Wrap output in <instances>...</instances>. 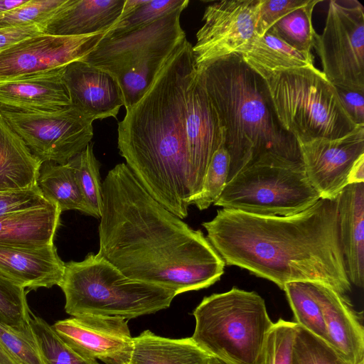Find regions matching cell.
Returning a JSON list of instances; mask_svg holds the SVG:
<instances>
[{
  "mask_svg": "<svg viewBox=\"0 0 364 364\" xmlns=\"http://www.w3.org/2000/svg\"><path fill=\"white\" fill-rule=\"evenodd\" d=\"M98 255L126 277L176 294L209 287L225 262L200 230L189 227L144 188L124 163L102 182Z\"/></svg>",
  "mask_w": 364,
  "mask_h": 364,
  "instance_id": "1",
  "label": "cell"
},
{
  "mask_svg": "<svg viewBox=\"0 0 364 364\" xmlns=\"http://www.w3.org/2000/svg\"><path fill=\"white\" fill-rule=\"evenodd\" d=\"M337 197L320 198L289 216L221 208L202 225L228 265L269 280L282 290L289 282H316L345 295L351 284L340 243Z\"/></svg>",
  "mask_w": 364,
  "mask_h": 364,
  "instance_id": "2",
  "label": "cell"
},
{
  "mask_svg": "<svg viewBox=\"0 0 364 364\" xmlns=\"http://www.w3.org/2000/svg\"><path fill=\"white\" fill-rule=\"evenodd\" d=\"M196 70L186 37L118 124V149L127 166L151 196L181 220L191 205L185 97Z\"/></svg>",
  "mask_w": 364,
  "mask_h": 364,
  "instance_id": "3",
  "label": "cell"
},
{
  "mask_svg": "<svg viewBox=\"0 0 364 364\" xmlns=\"http://www.w3.org/2000/svg\"><path fill=\"white\" fill-rule=\"evenodd\" d=\"M224 133L228 181L269 154L301 161L296 139L280 125L265 80L232 54L197 66Z\"/></svg>",
  "mask_w": 364,
  "mask_h": 364,
  "instance_id": "4",
  "label": "cell"
},
{
  "mask_svg": "<svg viewBox=\"0 0 364 364\" xmlns=\"http://www.w3.org/2000/svg\"><path fill=\"white\" fill-rule=\"evenodd\" d=\"M72 316L97 315L134 318L169 307L174 291L130 279L98 255L65 263L59 285Z\"/></svg>",
  "mask_w": 364,
  "mask_h": 364,
  "instance_id": "5",
  "label": "cell"
},
{
  "mask_svg": "<svg viewBox=\"0 0 364 364\" xmlns=\"http://www.w3.org/2000/svg\"><path fill=\"white\" fill-rule=\"evenodd\" d=\"M184 9L179 8L132 31L105 33L80 59L114 77L126 109L143 97L168 55L186 38L180 23Z\"/></svg>",
  "mask_w": 364,
  "mask_h": 364,
  "instance_id": "6",
  "label": "cell"
},
{
  "mask_svg": "<svg viewBox=\"0 0 364 364\" xmlns=\"http://www.w3.org/2000/svg\"><path fill=\"white\" fill-rule=\"evenodd\" d=\"M193 315V342L231 364H256L274 324L263 298L237 287L204 297Z\"/></svg>",
  "mask_w": 364,
  "mask_h": 364,
  "instance_id": "7",
  "label": "cell"
},
{
  "mask_svg": "<svg viewBox=\"0 0 364 364\" xmlns=\"http://www.w3.org/2000/svg\"><path fill=\"white\" fill-rule=\"evenodd\" d=\"M265 82L280 125L296 141L338 139L359 126L314 65L277 71Z\"/></svg>",
  "mask_w": 364,
  "mask_h": 364,
  "instance_id": "8",
  "label": "cell"
},
{
  "mask_svg": "<svg viewBox=\"0 0 364 364\" xmlns=\"http://www.w3.org/2000/svg\"><path fill=\"white\" fill-rule=\"evenodd\" d=\"M320 198L302 162L269 154L228 181L213 204L257 215L289 216Z\"/></svg>",
  "mask_w": 364,
  "mask_h": 364,
  "instance_id": "9",
  "label": "cell"
},
{
  "mask_svg": "<svg viewBox=\"0 0 364 364\" xmlns=\"http://www.w3.org/2000/svg\"><path fill=\"white\" fill-rule=\"evenodd\" d=\"M314 48L322 73L335 86L364 91V8L356 0H331Z\"/></svg>",
  "mask_w": 364,
  "mask_h": 364,
  "instance_id": "10",
  "label": "cell"
},
{
  "mask_svg": "<svg viewBox=\"0 0 364 364\" xmlns=\"http://www.w3.org/2000/svg\"><path fill=\"white\" fill-rule=\"evenodd\" d=\"M0 114L42 163H68L93 136V120L73 106L51 112L0 109Z\"/></svg>",
  "mask_w": 364,
  "mask_h": 364,
  "instance_id": "11",
  "label": "cell"
},
{
  "mask_svg": "<svg viewBox=\"0 0 364 364\" xmlns=\"http://www.w3.org/2000/svg\"><path fill=\"white\" fill-rule=\"evenodd\" d=\"M261 0H223L206 7L193 51L197 66L241 54L257 36Z\"/></svg>",
  "mask_w": 364,
  "mask_h": 364,
  "instance_id": "12",
  "label": "cell"
},
{
  "mask_svg": "<svg viewBox=\"0 0 364 364\" xmlns=\"http://www.w3.org/2000/svg\"><path fill=\"white\" fill-rule=\"evenodd\" d=\"M107 32L82 36L40 33L0 51V81L65 67L89 53Z\"/></svg>",
  "mask_w": 364,
  "mask_h": 364,
  "instance_id": "13",
  "label": "cell"
},
{
  "mask_svg": "<svg viewBox=\"0 0 364 364\" xmlns=\"http://www.w3.org/2000/svg\"><path fill=\"white\" fill-rule=\"evenodd\" d=\"M305 173L321 198L335 199L348 185L350 171L364 154V125L338 139L297 141Z\"/></svg>",
  "mask_w": 364,
  "mask_h": 364,
  "instance_id": "14",
  "label": "cell"
},
{
  "mask_svg": "<svg viewBox=\"0 0 364 364\" xmlns=\"http://www.w3.org/2000/svg\"><path fill=\"white\" fill-rule=\"evenodd\" d=\"M52 327L67 346L85 358L105 364H129L134 337L127 319L82 315L58 321Z\"/></svg>",
  "mask_w": 364,
  "mask_h": 364,
  "instance_id": "15",
  "label": "cell"
},
{
  "mask_svg": "<svg viewBox=\"0 0 364 364\" xmlns=\"http://www.w3.org/2000/svg\"><path fill=\"white\" fill-rule=\"evenodd\" d=\"M185 124L191 166V203L201 191L215 152L224 143L223 129L197 70L186 88Z\"/></svg>",
  "mask_w": 364,
  "mask_h": 364,
  "instance_id": "16",
  "label": "cell"
},
{
  "mask_svg": "<svg viewBox=\"0 0 364 364\" xmlns=\"http://www.w3.org/2000/svg\"><path fill=\"white\" fill-rule=\"evenodd\" d=\"M63 80L72 106L93 121L116 117L124 106L122 94L114 77L80 60L65 66Z\"/></svg>",
  "mask_w": 364,
  "mask_h": 364,
  "instance_id": "17",
  "label": "cell"
},
{
  "mask_svg": "<svg viewBox=\"0 0 364 364\" xmlns=\"http://www.w3.org/2000/svg\"><path fill=\"white\" fill-rule=\"evenodd\" d=\"M309 282L322 311L328 344L348 364H364V329L350 301L324 284Z\"/></svg>",
  "mask_w": 364,
  "mask_h": 364,
  "instance_id": "18",
  "label": "cell"
},
{
  "mask_svg": "<svg viewBox=\"0 0 364 364\" xmlns=\"http://www.w3.org/2000/svg\"><path fill=\"white\" fill-rule=\"evenodd\" d=\"M65 66L0 81V109L18 112L58 111L72 106L63 80Z\"/></svg>",
  "mask_w": 364,
  "mask_h": 364,
  "instance_id": "19",
  "label": "cell"
},
{
  "mask_svg": "<svg viewBox=\"0 0 364 364\" xmlns=\"http://www.w3.org/2000/svg\"><path fill=\"white\" fill-rule=\"evenodd\" d=\"M65 263L54 244L41 246L0 244V272L29 290L59 286Z\"/></svg>",
  "mask_w": 364,
  "mask_h": 364,
  "instance_id": "20",
  "label": "cell"
},
{
  "mask_svg": "<svg viewBox=\"0 0 364 364\" xmlns=\"http://www.w3.org/2000/svg\"><path fill=\"white\" fill-rule=\"evenodd\" d=\"M125 0H65L42 26L43 33L82 36L107 32L119 19Z\"/></svg>",
  "mask_w": 364,
  "mask_h": 364,
  "instance_id": "21",
  "label": "cell"
},
{
  "mask_svg": "<svg viewBox=\"0 0 364 364\" xmlns=\"http://www.w3.org/2000/svg\"><path fill=\"white\" fill-rule=\"evenodd\" d=\"M339 238L350 284L364 283V182L347 185L337 197Z\"/></svg>",
  "mask_w": 364,
  "mask_h": 364,
  "instance_id": "22",
  "label": "cell"
},
{
  "mask_svg": "<svg viewBox=\"0 0 364 364\" xmlns=\"http://www.w3.org/2000/svg\"><path fill=\"white\" fill-rule=\"evenodd\" d=\"M62 211L55 204L0 215V244L41 246L53 243Z\"/></svg>",
  "mask_w": 364,
  "mask_h": 364,
  "instance_id": "23",
  "label": "cell"
},
{
  "mask_svg": "<svg viewBox=\"0 0 364 364\" xmlns=\"http://www.w3.org/2000/svg\"><path fill=\"white\" fill-rule=\"evenodd\" d=\"M41 164L0 114V191L36 186Z\"/></svg>",
  "mask_w": 364,
  "mask_h": 364,
  "instance_id": "24",
  "label": "cell"
},
{
  "mask_svg": "<svg viewBox=\"0 0 364 364\" xmlns=\"http://www.w3.org/2000/svg\"><path fill=\"white\" fill-rule=\"evenodd\" d=\"M210 357L191 338H168L146 330L134 337L129 364H209Z\"/></svg>",
  "mask_w": 364,
  "mask_h": 364,
  "instance_id": "25",
  "label": "cell"
},
{
  "mask_svg": "<svg viewBox=\"0 0 364 364\" xmlns=\"http://www.w3.org/2000/svg\"><path fill=\"white\" fill-rule=\"evenodd\" d=\"M240 55L264 80L277 71L314 65L311 53L293 48L271 28L262 36H257Z\"/></svg>",
  "mask_w": 364,
  "mask_h": 364,
  "instance_id": "26",
  "label": "cell"
},
{
  "mask_svg": "<svg viewBox=\"0 0 364 364\" xmlns=\"http://www.w3.org/2000/svg\"><path fill=\"white\" fill-rule=\"evenodd\" d=\"M36 184L46 199L58 205L62 212L77 210L90 215L74 170L69 162L65 164L43 162Z\"/></svg>",
  "mask_w": 364,
  "mask_h": 364,
  "instance_id": "27",
  "label": "cell"
},
{
  "mask_svg": "<svg viewBox=\"0 0 364 364\" xmlns=\"http://www.w3.org/2000/svg\"><path fill=\"white\" fill-rule=\"evenodd\" d=\"M293 311L294 323L301 326L328 344V338L322 311L312 293L309 282H293L283 288Z\"/></svg>",
  "mask_w": 364,
  "mask_h": 364,
  "instance_id": "28",
  "label": "cell"
},
{
  "mask_svg": "<svg viewBox=\"0 0 364 364\" xmlns=\"http://www.w3.org/2000/svg\"><path fill=\"white\" fill-rule=\"evenodd\" d=\"M188 3V0H125L119 19L106 33L114 34L139 28L179 8H186Z\"/></svg>",
  "mask_w": 364,
  "mask_h": 364,
  "instance_id": "29",
  "label": "cell"
},
{
  "mask_svg": "<svg viewBox=\"0 0 364 364\" xmlns=\"http://www.w3.org/2000/svg\"><path fill=\"white\" fill-rule=\"evenodd\" d=\"M321 0L311 2L287 14L270 28L286 43L304 53L310 54L315 44L316 33L312 24V14Z\"/></svg>",
  "mask_w": 364,
  "mask_h": 364,
  "instance_id": "30",
  "label": "cell"
},
{
  "mask_svg": "<svg viewBox=\"0 0 364 364\" xmlns=\"http://www.w3.org/2000/svg\"><path fill=\"white\" fill-rule=\"evenodd\" d=\"M90 211V215L100 218L102 209V183L100 164L93 153V144L69 161Z\"/></svg>",
  "mask_w": 364,
  "mask_h": 364,
  "instance_id": "31",
  "label": "cell"
},
{
  "mask_svg": "<svg viewBox=\"0 0 364 364\" xmlns=\"http://www.w3.org/2000/svg\"><path fill=\"white\" fill-rule=\"evenodd\" d=\"M29 323L43 364H100L96 360L85 358L71 349L60 338L52 326L31 311Z\"/></svg>",
  "mask_w": 364,
  "mask_h": 364,
  "instance_id": "32",
  "label": "cell"
},
{
  "mask_svg": "<svg viewBox=\"0 0 364 364\" xmlns=\"http://www.w3.org/2000/svg\"><path fill=\"white\" fill-rule=\"evenodd\" d=\"M26 289L0 272V323L14 331L32 334L31 310Z\"/></svg>",
  "mask_w": 364,
  "mask_h": 364,
  "instance_id": "33",
  "label": "cell"
},
{
  "mask_svg": "<svg viewBox=\"0 0 364 364\" xmlns=\"http://www.w3.org/2000/svg\"><path fill=\"white\" fill-rule=\"evenodd\" d=\"M292 364H348L325 341L295 323Z\"/></svg>",
  "mask_w": 364,
  "mask_h": 364,
  "instance_id": "34",
  "label": "cell"
},
{
  "mask_svg": "<svg viewBox=\"0 0 364 364\" xmlns=\"http://www.w3.org/2000/svg\"><path fill=\"white\" fill-rule=\"evenodd\" d=\"M295 323L279 319L269 330L256 364H292Z\"/></svg>",
  "mask_w": 364,
  "mask_h": 364,
  "instance_id": "35",
  "label": "cell"
},
{
  "mask_svg": "<svg viewBox=\"0 0 364 364\" xmlns=\"http://www.w3.org/2000/svg\"><path fill=\"white\" fill-rule=\"evenodd\" d=\"M230 169V156L224 143L215 152L208 167L200 192L192 200L203 210L214 203L224 189Z\"/></svg>",
  "mask_w": 364,
  "mask_h": 364,
  "instance_id": "36",
  "label": "cell"
},
{
  "mask_svg": "<svg viewBox=\"0 0 364 364\" xmlns=\"http://www.w3.org/2000/svg\"><path fill=\"white\" fill-rule=\"evenodd\" d=\"M65 0H28L0 14V28L40 25L48 21Z\"/></svg>",
  "mask_w": 364,
  "mask_h": 364,
  "instance_id": "37",
  "label": "cell"
},
{
  "mask_svg": "<svg viewBox=\"0 0 364 364\" xmlns=\"http://www.w3.org/2000/svg\"><path fill=\"white\" fill-rule=\"evenodd\" d=\"M0 343L20 364H43L33 333H23L0 323Z\"/></svg>",
  "mask_w": 364,
  "mask_h": 364,
  "instance_id": "38",
  "label": "cell"
},
{
  "mask_svg": "<svg viewBox=\"0 0 364 364\" xmlns=\"http://www.w3.org/2000/svg\"><path fill=\"white\" fill-rule=\"evenodd\" d=\"M53 205L37 184L31 188L0 191V215L15 214Z\"/></svg>",
  "mask_w": 364,
  "mask_h": 364,
  "instance_id": "39",
  "label": "cell"
},
{
  "mask_svg": "<svg viewBox=\"0 0 364 364\" xmlns=\"http://www.w3.org/2000/svg\"><path fill=\"white\" fill-rule=\"evenodd\" d=\"M311 0H261L256 27L257 36L264 34L277 21Z\"/></svg>",
  "mask_w": 364,
  "mask_h": 364,
  "instance_id": "40",
  "label": "cell"
},
{
  "mask_svg": "<svg viewBox=\"0 0 364 364\" xmlns=\"http://www.w3.org/2000/svg\"><path fill=\"white\" fill-rule=\"evenodd\" d=\"M341 101L356 125H364V91L336 87Z\"/></svg>",
  "mask_w": 364,
  "mask_h": 364,
  "instance_id": "41",
  "label": "cell"
},
{
  "mask_svg": "<svg viewBox=\"0 0 364 364\" xmlns=\"http://www.w3.org/2000/svg\"><path fill=\"white\" fill-rule=\"evenodd\" d=\"M43 33L40 25L0 28V51L27 38Z\"/></svg>",
  "mask_w": 364,
  "mask_h": 364,
  "instance_id": "42",
  "label": "cell"
},
{
  "mask_svg": "<svg viewBox=\"0 0 364 364\" xmlns=\"http://www.w3.org/2000/svg\"><path fill=\"white\" fill-rule=\"evenodd\" d=\"M348 184L364 182V154L353 164L348 179Z\"/></svg>",
  "mask_w": 364,
  "mask_h": 364,
  "instance_id": "43",
  "label": "cell"
},
{
  "mask_svg": "<svg viewBox=\"0 0 364 364\" xmlns=\"http://www.w3.org/2000/svg\"><path fill=\"white\" fill-rule=\"evenodd\" d=\"M28 0H0V14L25 4Z\"/></svg>",
  "mask_w": 364,
  "mask_h": 364,
  "instance_id": "44",
  "label": "cell"
},
{
  "mask_svg": "<svg viewBox=\"0 0 364 364\" xmlns=\"http://www.w3.org/2000/svg\"><path fill=\"white\" fill-rule=\"evenodd\" d=\"M0 364H20L0 343Z\"/></svg>",
  "mask_w": 364,
  "mask_h": 364,
  "instance_id": "45",
  "label": "cell"
},
{
  "mask_svg": "<svg viewBox=\"0 0 364 364\" xmlns=\"http://www.w3.org/2000/svg\"><path fill=\"white\" fill-rule=\"evenodd\" d=\"M209 364H231L224 360L220 359L218 358L210 357Z\"/></svg>",
  "mask_w": 364,
  "mask_h": 364,
  "instance_id": "46",
  "label": "cell"
}]
</instances>
